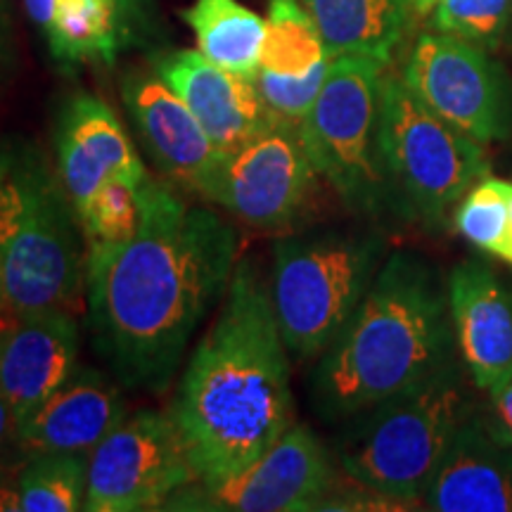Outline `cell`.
Wrapping results in <instances>:
<instances>
[{"label": "cell", "instance_id": "6da1fadb", "mask_svg": "<svg viewBox=\"0 0 512 512\" xmlns=\"http://www.w3.org/2000/svg\"><path fill=\"white\" fill-rule=\"evenodd\" d=\"M238 261V235L221 216L147 178L138 233L86 252L91 335L121 387H169Z\"/></svg>", "mask_w": 512, "mask_h": 512}, {"label": "cell", "instance_id": "7a4b0ae2", "mask_svg": "<svg viewBox=\"0 0 512 512\" xmlns=\"http://www.w3.org/2000/svg\"><path fill=\"white\" fill-rule=\"evenodd\" d=\"M169 418L197 482H221L256 463L294 425L290 361L271 283L238 261L221 311L178 382Z\"/></svg>", "mask_w": 512, "mask_h": 512}, {"label": "cell", "instance_id": "3957f363", "mask_svg": "<svg viewBox=\"0 0 512 512\" xmlns=\"http://www.w3.org/2000/svg\"><path fill=\"white\" fill-rule=\"evenodd\" d=\"M451 325L432 268L408 252L392 254L323 351L313 377L318 411L344 418L432 380L446 370Z\"/></svg>", "mask_w": 512, "mask_h": 512}, {"label": "cell", "instance_id": "277c9868", "mask_svg": "<svg viewBox=\"0 0 512 512\" xmlns=\"http://www.w3.org/2000/svg\"><path fill=\"white\" fill-rule=\"evenodd\" d=\"M79 211L57 164L31 143L0 147V280L17 316L79 309L86 254Z\"/></svg>", "mask_w": 512, "mask_h": 512}, {"label": "cell", "instance_id": "5b68a950", "mask_svg": "<svg viewBox=\"0 0 512 512\" xmlns=\"http://www.w3.org/2000/svg\"><path fill=\"white\" fill-rule=\"evenodd\" d=\"M373 235H292L273 245L271 299L285 347L320 356L354 316L380 271Z\"/></svg>", "mask_w": 512, "mask_h": 512}, {"label": "cell", "instance_id": "8992f818", "mask_svg": "<svg viewBox=\"0 0 512 512\" xmlns=\"http://www.w3.org/2000/svg\"><path fill=\"white\" fill-rule=\"evenodd\" d=\"M463 420V392L446 368L411 392L377 403L344 446V472L392 503L425 501Z\"/></svg>", "mask_w": 512, "mask_h": 512}, {"label": "cell", "instance_id": "52a82bcc", "mask_svg": "<svg viewBox=\"0 0 512 512\" xmlns=\"http://www.w3.org/2000/svg\"><path fill=\"white\" fill-rule=\"evenodd\" d=\"M380 157L389 190L430 226H441L486 176L482 143L432 112L399 76L382 83Z\"/></svg>", "mask_w": 512, "mask_h": 512}, {"label": "cell", "instance_id": "ba28073f", "mask_svg": "<svg viewBox=\"0 0 512 512\" xmlns=\"http://www.w3.org/2000/svg\"><path fill=\"white\" fill-rule=\"evenodd\" d=\"M384 62L366 55L332 57L328 76L299 124L318 176L354 211L375 214L389 195L380 157Z\"/></svg>", "mask_w": 512, "mask_h": 512}, {"label": "cell", "instance_id": "9c48e42d", "mask_svg": "<svg viewBox=\"0 0 512 512\" xmlns=\"http://www.w3.org/2000/svg\"><path fill=\"white\" fill-rule=\"evenodd\" d=\"M192 482L197 475L174 420L152 411L126 415L88 453L83 510H164L169 498Z\"/></svg>", "mask_w": 512, "mask_h": 512}, {"label": "cell", "instance_id": "30bf717a", "mask_svg": "<svg viewBox=\"0 0 512 512\" xmlns=\"http://www.w3.org/2000/svg\"><path fill=\"white\" fill-rule=\"evenodd\" d=\"M401 79L432 112L477 143L512 136V81L477 43L441 31L422 34Z\"/></svg>", "mask_w": 512, "mask_h": 512}, {"label": "cell", "instance_id": "8fae6325", "mask_svg": "<svg viewBox=\"0 0 512 512\" xmlns=\"http://www.w3.org/2000/svg\"><path fill=\"white\" fill-rule=\"evenodd\" d=\"M335 472L325 446L304 425H292L256 463L221 482H192L164 510L306 512L323 510Z\"/></svg>", "mask_w": 512, "mask_h": 512}, {"label": "cell", "instance_id": "7c38bea8", "mask_svg": "<svg viewBox=\"0 0 512 512\" xmlns=\"http://www.w3.org/2000/svg\"><path fill=\"white\" fill-rule=\"evenodd\" d=\"M316 178L299 124L278 121L230 152L216 204L247 226L280 230L297 221L309 204Z\"/></svg>", "mask_w": 512, "mask_h": 512}, {"label": "cell", "instance_id": "4fadbf2b", "mask_svg": "<svg viewBox=\"0 0 512 512\" xmlns=\"http://www.w3.org/2000/svg\"><path fill=\"white\" fill-rule=\"evenodd\" d=\"M121 93L159 169L195 195L216 202L230 152L209 138L190 107L157 74L128 76Z\"/></svg>", "mask_w": 512, "mask_h": 512}, {"label": "cell", "instance_id": "5bb4252c", "mask_svg": "<svg viewBox=\"0 0 512 512\" xmlns=\"http://www.w3.org/2000/svg\"><path fill=\"white\" fill-rule=\"evenodd\" d=\"M81 332L76 313L0 311V392L17 427L79 368Z\"/></svg>", "mask_w": 512, "mask_h": 512}, {"label": "cell", "instance_id": "9a60e30c", "mask_svg": "<svg viewBox=\"0 0 512 512\" xmlns=\"http://www.w3.org/2000/svg\"><path fill=\"white\" fill-rule=\"evenodd\" d=\"M155 74L195 114L221 150L235 152L278 121L249 76L228 72L200 50H174L155 57Z\"/></svg>", "mask_w": 512, "mask_h": 512}, {"label": "cell", "instance_id": "2e32d148", "mask_svg": "<svg viewBox=\"0 0 512 512\" xmlns=\"http://www.w3.org/2000/svg\"><path fill=\"white\" fill-rule=\"evenodd\" d=\"M55 152L57 171L79 214L105 183L124 181L140 188L150 178L117 112L88 93L74 95L64 105Z\"/></svg>", "mask_w": 512, "mask_h": 512}, {"label": "cell", "instance_id": "e0dca14e", "mask_svg": "<svg viewBox=\"0 0 512 512\" xmlns=\"http://www.w3.org/2000/svg\"><path fill=\"white\" fill-rule=\"evenodd\" d=\"M446 294L467 370L486 394L498 392L512 377V292L482 261H465Z\"/></svg>", "mask_w": 512, "mask_h": 512}, {"label": "cell", "instance_id": "ac0fdd59", "mask_svg": "<svg viewBox=\"0 0 512 512\" xmlns=\"http://www.w3.org/2000/svg\"><path fill=\"white\" fill-rule=\"evenodd\" d=\"M121 384L95 368H76L34 415L17 427L24 453H91L128 415Z\"/></svg>", "mask_w": 512, "mask_h": 512}, {"label": "cell", "instance_id": "d6986e66", "mask_svg": "<svg viewBox=\"0 0 512 512\" xmlns=\"http://www.w3.org/2000/svg\"><path fill=\"white\" fill-rule=\"evenodd\" d=\"M425 503L439 512H512V448L463 420Z\"/></svg>", "mask_w": 512, "mask_h": 512}, {"label": "cell", "instance_id": "ffe728a7", "mask_svg": "<svg viewBox=\"0 0 512 512\" xmlns=\"http://www.w3.org/2000/svg\"><path fill=\"white\" fill-rule=\"evenodd\" d=\"M330 57L366 55L387 64L403 41L413 0H302Z\"/></svg>", "mask_w": 512, "mask_h": 512}, {"label": "cell", "instance_id": "44dd1931", "mask_svg": "<svg viewBox=\"0 0 512 512\" xmlns=\"http://www.w3.org/2000/svg\"><path fill=\"white\" fill-rule=\"evenodd\" d=\"M183 19L195 34L197 50L228 72L254 79L259 72L266 19L238 0H195Z\"/></svg>", "mask_w": 512, "mask_h": 512}, {"label": "cell", "instance_id": "7402d4cb", "mask_svg": "<svg viewBox=\"0 0 512 512\" xmlns=\"http://www.w3.org/2000/svg\"><path fill=\"white\" fill-rule=\"evenodd\" d=\"M126 34L121 0H57L46 29L60 62H112Z\"/></svg>", "mask_w": 512, "mask_h": 512}, {"label": "cell", "instance_id": "603a6c76", "mask_svg": "<svg viewBox=\"0 0 512 512\" xmlns=\"http://www.w3.org/2000/svg\"><path fill=\"white\" fill-rule=\"evenodd\" d=\"M332 57L302 0H271L259 69L278 76H304Z\"/></svg>", "mask_w": 512, "mask_h": 512}, {"label": "cell", "instance_id": "cb8c5ba5", "mask_svg": "<svg viewBox=\"0 0 512 512\" xmlns=\"http://www.w3.org/2000/svg\"><path fill=\"white\" fill-rule=\"evenodd\" d=\"M22 512L83 510L88 489V453H34L17 477Z\"/></svg>", "mask_w": 512, "mask_h": 512}, {"label": "cell", "instance_id": "d4e9b609", "mask_svg": "<svg viewBox=\"0 0 512 512\" xmlns=\"http://www.w3.org/2000/svg\"><path fill=\"white\" fill-rule=\"evenodd\" d=\"M453 221L465 240L503 259L510 242L508 195L503 178H479V183L472 185L458 202Z\"/></svg>", "mask_w": 512, "mask_h": 512}, {"label": "cell", "instance_id": "484cf974", "mask_svg": "<svg viewBox=\"0 0 512 512\" xmlns=\"http://www.w3.org/2000/svg\"><path fill=\"white\" fill-rule=\"evenodd\" d=\"M88 245H119L138 233L143 221V185L105 183L79 214Z\"/></svg>", "mask_w": 512, "mask_h": 512}, {"label": "cell", "instance_id": "4316f807", "mask_svg": "<svg viewBox=\"0 0 512 512\" xmlns=\"http://www.w3.org/2000/svg\"><path fill=\"white\" fill-rule=\"evenodd\" d=\"M512 15V0H439L434 27L477 46H494Z\"/></svg>", "mask_w": 512, "mask_h": 512}, {"label": "cell", "instance_id": "83f0119b", "mask_svg": "<svg viewBox=\"0 0 512 512\" xmlns=\"http://www.w3.org/2000/svg\"><path fill=\"white\" fill-rule=\"evenodd\" d=\"M330 62L332 60L320 64V67L304 76H278L259 69L254 76V83L268 105V110L275 117L292 121V124H302V119L309 114L313 102H316L320 88H323Z\"/></svg>", "mask_w": 512, "mask_h": 512}, {"label": "cell", "instance_id": "f1b7e54d", "mask_svg": "<svg viewBox=\"0 0 512 512\" xmlns=\"http://www.w3.org/2000/svg\"><path fill=\"white\" fill-rule=\"evenodd\" d=\"M491 396V420L489 430L501 444L512 448V377Z\"/></svg>", "mask_w": 512, "mask_h": 512}, {"label": "cell", "instance_id": "f546056e", "mask_svg": "<svg viewBox=\"0 0 512 512\" xmlns=\"http://www.w3.org/2000/svg\"><path fill=\"white\" fill-rule=\"evenodd\" d=\"M10 444H17V422L8 399L0 392V453Z\"/></svg>", "mask_w": 512, "mask_h": 512}, {"label": "cell", "instance_id": "4dcf8cb0", "mask_svg": "<svg viewBox=\"0 0 512 512\" xmlns=\"http://www.w3.org/2000/svg\"><path fill=\"white\" fill-rule=\"evenodd\" d=\"M55 3L57 0H24V8H27L29 17L34 19L38 27L46 31L50 24V17H53Z\"/></svg>", "mask_w": 512, "mask_h": 512}, {"label": "cell", "instance_id": "1f68e13d", "mask_svg": "<svg viewBox=\"0 0 512 512\" xmlns=\"http://www.w3.org/2000/svg\"><path fill=\"white\" fill-rule=\"evenodd\" d=\"M5 55H8V19H5L3 0H0V64H3Z\"/></svg>", "mask_w": 512, "mask_h": 512}, {"label": "cell", "instance_id": "d6a6232c", "mask_svg": "<svg viewBox=\"0 0 512 512\" xmlns=\"http://www.w3.org/2000/svg\"><path fill=\"white\" fill-rule=\"evenodd\" d=\"M505 195H508V214H510V242H508V249H505L503 259L510 261L512 256V183L505 181Z\"/></svg>", "mask_w": 512, "mask_h": 512}, {"label": "cell", "instance_id": "836d02e7", "mask_svg": "<svg viewBox=\"0 0 512 512\" xmlns=\"http://www.w3.org/2000/svg\"><path fill=\"white\" fill-rule=\"evenodd\" d=\"M437 3H439V0H413V8L418 10V12H422V15H425V12H430V10L437 8Z\"/></svg>", "mask_w": 512, "mask_h": 512}, {"label": "cell", "instance_id": "e575fe53", "mask_svg": "<svg viewBox=\"0 0 512 512\" xmlns=\"http://www.w3.org/2000/svg\"><path fill=\"white\" fill-rule=\"evenodd\" d=\"M0 311H5V297H3V280H0Z\"/></svg>", "mask_w": 512, "mask_h": 512}, {"label": "cell", "instance_id": "d590c367", "mask_svg": "<svg viewBox=\"0 0 512 512\" xmlns=\"http://www.w3.org/2000/svg\"><path fill=\"white\" fill-rule=\"evenodd\" d=\"M510 264H512V256H510Z\"/></svg>", "mask_w": 512, "mask_h": 512}]
</instances>
